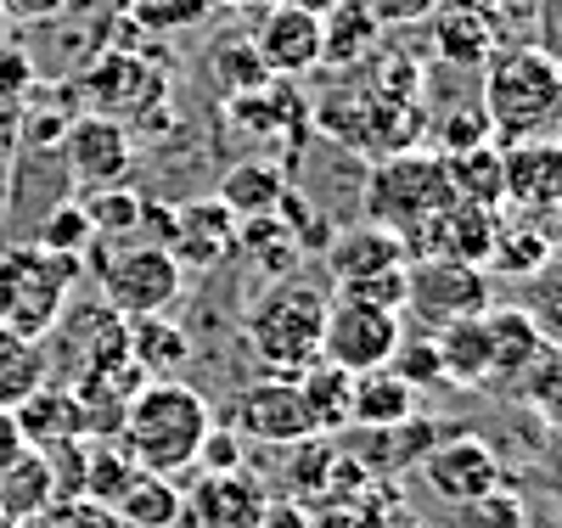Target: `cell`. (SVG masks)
<instances>
[{"label": "cell", "instance_id": "obj_1", "mask_svg": "<svg viewBox=\"0 0 562 528\" xmlns=\"http://www.w3.org/2000/svg\"><path fill=\"white\" fill-rule=\"evenodd\" d=\"M214 411L203 400V389H192L186 377H164V382H140L130 394L124 427H119V445L130 450V461L140 472H186L198 461V445L209 439Z\"/></svg>", "mask_w": 562, "mask_h": 528}, {"label": "cell", "instance_id": "obj_2", "mask_svg": "<svg viewBox=\"0 0 562 528\" xmlns=\"http://www.w3.org/2000/svg\"><path fill=\"white\" fill-rule=\"evenodd\" d=\"M326 304H333V287L310 276H276L270 293H259V304L243 321V338L265 377H304L321 360Z\"/></svg>", "mask_w": 562, "mask_h": 528}, {"label": "cell", "instance_id": "obj_3", "mask_svg": "<svg viewBox=\"0 0 562 528\" xmlns=\"http://www.w3.org/2000/svg\"><path fill=\"white\" fill-rule=\"evenodd\" d=\"M484 119L495 141H529L562 119V63L546 45H506L484 63Z\"/></svg>", "mask_w": 562, "mask_h": 528}, {"label": "cell", "instance_id": "obj_4", "mask_svg": "<svg viewBox=\"0 0 562 528\" xmlns=\"http://www.w3.org/2000/svg\"><path fill=\"white\" fill-rule=\"evenodd\" d=\"M79 276H85V259L45 254L34 243L0 248V326L40 344L57 326V315L68 310Z\"/></svg>", "mask_w": 562, "mask_h": 528}, {"label": "cell", "instance_id": "obj_5", "mask_svg": "<svg viewBox=\"0 0 562 528\" xmlns=\"http://www.w3.org/2000/svg\"><path fill=\"white\" fill-rule=\"evenodd\" d=\"M45 349V382L74 389L85 377H108L130 366V321L113 315L102 299H68L57 326L40 338Z\"/></svg>", "mask_w": 562, "mask_h": 528}, {"label": "cell", "instance_id": "obj_6", "mask_svg": "<svg viewBox=\"0 0 562 528\" xmlns=\"http://www.w3.org/2000/svg\"><path fill=\"white\" fill-rule=\"evenodd\" d=\"M85 259H97V287H102V304L124 321H140V315H169L180 304V287H186V270L175 265L169 248L158 243H119V248H102L90 243Z\"/></svg>", "mask_w": 562, "mask_h": 528}, {"label": "cell", "instance_id": "obj_7", "mask_svg": "<svg viewBox=\"0 0 562 528\" xmlns=\"http://www.w3.org/2000/svg\"><path fill=\"white\" fill-rule=\"evenodd\" d=\"M490 304H495V293H490L484 265H467V259H450V254H428V259L405 265V304L400 310H411V321L422 332L473 321Z\"/></svg>", "mask_w": 562, "mask_h": 528}, {"label": "cell", "instance_id": "obj_8", "mask_svg": "<svg viewBox=\"0 0 562 528\" xmlns=\"http://www.w3.org/2000/svg\"><path fill=\"white\" fill-rule=\"evenodd\" d=\"M456 198H450V180H445V158H411V153H394L366 186V220H378L400 236H411L416 225H428L434 214H445Z\"/></svg>", "mask_w": 562, "mask_h": 528}, {"label": "cell", "instance_id": "obj_9", "mask_svg": "<svg viewBox=\"0 0 562 528\" xmlns=\"http://www.w3.org/2000/svg\"><path fill=\"white\" fill-rule=\"evenodd\" d=\"M400 338H405L400 310L333 293V304H326V326H321V360H333L349 377H360V371L389 366L394 349H400Z\"/></svg>", "mask_w": 562, "mask_h": 528}, {"label": "cell", "instance_id": "obj_10", "mask_svg": "<svg viewBox=\"0 0 562 528\" xmlns=\"http://www.w3.org/2000/svg\"><path fill=\"white\" fill-rule=\"evenodd\" d=\"M231 434L254 439V445H304L315 439L310 405L299 394L293 377H259L231 400Z\"/></svg>", "mask_w": 562, "mask_h": 528}, {"label": "cell", "instance_id": "obj_11", "mask_svg": "<svg viewBox=\"0 0 562 528\" xmlns=\"http://www.w3.org/2000/svg\"><path fill=\"white\" fill-rule=\"evenodd\" d=\"M63 164H68V180L85 186V191L130 186V175H135V141H130L124 119L74 113V124L63 135Z\"/></svg>", "mask_w": 562, "mask_h": 528}, {"label": "cell", "instance_id": "obj_12", "mask_svg": "<svg viewBox=\"0 0 562 528\" xmlns=\"http://www.w3.org/2000/svg\"><path fill=\"white\" fill-rule=\"evenodd\" d=\"M248 45L270 79H299V74L321 68V18L281 7V0H265L248 23Z\"/></svg>", "mask_w": 562, "mask_h": 528}, {"label": "cell", "instance_id": "obj_13", "mask_svg": "<svg viewBox=\"0 0 562 528\" xmlns=\"http://www.w3.org/2000/svg\"><path fill=\"white\" fill-rule=\"evenodd\" d=\"M237 214H231L220 198H198V203H169V236L164 248L175 254L180 270H220L225 259H237Z\"/></svg>", "mask_w": 562, "mask_h": 528}, {"label": "cell", "instance_id": "obj_14", "mask_svg": "<svg viewBox=\"0 0 562 528\" xmlns=\"http://www.w3.org/2000/svg\"><path fill=\"white\" fill-rule=\"evenodd\" d=\"M422 478L428 490L450 506H467L490 490H501V456L484 434H445L428 456H422Z\"/></svg>", "mask_w": 562, "mask_h": 528}, {"label": "cell", "instance_id": "obj_15", "mask_svg": "<svg viewBox=\"0 0 562 528\" xmlns=\"http://www.w3.org/2000/svg\"><path fill=\"white\" fill-rule=\"evenodd\" d=\"M270 495L248 472H198V490L180 495V523L175 528H265Z\"/></svg>", "mask_w": 562, "mask_h": 528}, {"label": "cell", "instance_id": "obj_16", "mask_svg": "<svg viewBox=\"0 0 562 528\" xmlns=\"http://www.w3.org/2000/svg\"><path fill=\"white\" fill-rule=\"evenodd\" d=\"M321 254H326V276H333V287H360L371 276H389V270H405L411 265L405 236L389 231V225H378V220H360V225L338 231Z\"/></svg>", "mask_w": 562, "mask_h": 528}, {"label": "cell", "instance_id": "obj_17", "mask_svg": "<svg viewBox=\"0 0 562 528\" xmlns=\"http://www.w3.org/2000/svg\"><path fill=\"white\" fill-rule=\"evenodd\" d=\"M501 175H506V198L524 214L562 209V141H546V135L512 141L501 153Z\"/></svg>", "mask_w": 562, "mask_h": 528}, {"label": "cell", "instance_id": "obj_18", "mask_svg": "<svg viewBox=\"0 0 562 528\" xmlns=\"http://www.w3.org/2000/svg\"><path fill=\"white\" fill-rule=\"evenodd\" d=\"M439 439H445V427H434L428 416L416 411L411 422H394V427H355V445H349V456H355L366 472L394 478V472H405L411 461L422 467V456H428Z\"/></svg>", "mask_w": 562, "mask_h": 528}, {"label": "cell", "instance_id": "obj_19", "mask_svg": "<svg viewBox=\"0 0 562 528\" xmlns=\"http://www.w3.org/2000/svg\"><path fill=\"white\" fill-rule=\"evenodd\" d=\"M484 332H490V382H524L551 355L518 304H501V310L490 304L484 310Z\"/></svg>", "mask_w": 562, "mask_h": 528}, {"label": "cell", "instance_id": "obj_20", "mask_svg": "<svg viewBox=\"0 0 562 528\" xmlns=\"http://www.w3.org/2000/svg\"><path fill=\"white\" fill-rule=\"evenodd\" d=\"M180 360H192V338H186V326L175 315L130 321V366L140 371V382L180 377Z\"/></svg>", "mask_w": 562, "mask_h": 528}, {"label": "cell", "instance_id": "obj_21", "mask_svg": "<svg viewBox=\"0 0 562 528\" xmlns=\"http://www.w3.org/2000/svg\"><path fill=\"white\" fill-rule=\"evenodd\" d=\"M378 18H371L360 0H338L333 12L321 18V68H360L371 52H378Z\"/></svg>", "mask_w": 562, "mask_h": 528}, {"label": "cell", "instance_id": "obj_22", "mask_svg": "<svg viewBox=\"0 0 562 528\" xmlns=\"http://www.w3.org/2000/svg\"><path fill=\"white\" fill-rule=\"evenodd\" d=\"M434 52L439 63H456V68H484L501 40H495V18H479V12H461V7H439L434 18Z\"/></svg>", "mask_w": 562, "mask_h": 528}, {"label": "cell", "instance_id": "obj_23", "mask_svg": "<svg viewBox=\"0 0 562 528\" xmlns=\"http://www.w3.org/2000/svg\"><path fill=\"white\" fill-rule=\"evenodd\" d=\"M18 434L29 450H45V445H63V439H79V405L68 389H57V382H40V389L12 411Z\"/></svg>", "mask_w": 562, "mask_h": 528}, {"label": "cell", "instance_id": "obj_24", "mask_svg": "<svg viewBox=\"0 0 562 528\" xmlns=\"http://www.w3.org/2000/svg\"><path fill=\"white\" fill-rule=\"evenodd\" d=\"M52 501H57V490H52V467H45L40 450H18L12 461H0V517L34 523Z\"/></svg>", "mask_w": 562, "mask_h": 528}, {"label": "cell", "instance_id": "obj_25", "mask_svg": "<svg viewBox=\"0 0 562 528\" xmlns=\"http://www.w3.org/2000/svg\"><path fill=\"white\" fill-rule=\"evenodd\" d=\"M416 411H422L416 389L405 377H394L389 366L355 377V416H349V427H394V422H411Z\"/></svg>", "mask_w": 562, "mask_h": 528}, {"label": "cell", "instance_id": "obj_26", "mask_svg": "<svg viewBox=\"0 0 562 528\" xmlns=\"http://www.w3.org/2000/svg\"><path fill=\"white\" fill-rule=\"evenodd\" d=\"M124 528H175L180 523V490L169 484L164 472H140L135 467V478L113 495V506H108Z\"/></svg>", "mask_w": 562, "mask_h": 528}, {"label": "cell", "instance_id": "obj_27", "mask_svg": "<svg viewBox=\"0 0 562 528\" xmlns=\"http://www.w3.org/2000/svg\"><path fill=\"white\" fill-rule=\"evenodd\" d=\"M214 198L237 214V220H259V214H276V203L288 198V175H281L276 164H259V158L231 164Z\"/></svg>", "mask_w": 562, "mask_h": 528}, {"label": "cell", "instance_id": "obj_28", "mask_svg": "<svg viewBox=\"0 0 562 528\" xmlns=\"http://www.w3.org/2000/svg\"><path fill=\"white\" fill-rule=\"evenodd\" d=\"M85 220L97 231L102 248H119V243H140V225H147V198L135 186H102V191H85Z\"/></svg>", "mask_w": 562, "mask_h": 528}, {"label": "cell", "instance_id": "obj_29", "mask_svg": "<svg viewBox=\"0 0 562 528\" xmlns=\"http://www.w3.org/2000/svg\"><path fill=\"white\" fill-rule=\"evenodd\" d=\"M299 382V394H304V405H310V422H315V434H338V427H349V416H355V377L344 371V366H333V360H315L304 377H293Z\"/></svg>", "mask_w": 562, "mask_h": 528}, {"label": "cell", "instance_id": "obj_30", "mask_svg": "<svg viewBox=\"0 0 562 528\" xmlns=\"http://www.w3.org/2000/svg\"><path fill=\"white\" fill-rule=\"evenodd\" d=\"M237 259H248L254 270H265L270 281L276 276H293V265L304 259L299 236L288 231L281 214H259V220H243L237 225Z\"/></svg>", "mask_w": 562, "mask_h": 528}, {"label": "cell", "instance_id": "obj_31", "mask_svg": "<svg viewBox=\"0 0 562 528\" xmlns=\"http://www.w3.org/2000/svg\"><path fill=\"white\" fill-rule=\"evenodd\" d=\"M434 344H439L445 382H461V389H479V382H490V332H484V315L456 321V326H439Z\"/></svg>", "mask_w": 562, "mask_h": 528}, {"label": "cell", "instance_id": "obj_32", "mask_svg": "<svg viewBox=\"0 0 562 528\" xmlns=\"http://www.w3.org/2000/svg\"><path fill=\"white\" fill-rule=\"evenodd\" d=\"M546 259H551V236H546V225L535 214L495 220V243H490V259H484L490 270H501V276H540Z\"/></svg>", "mask_w": 562, "mask_h": 528}, {"label": "cell", "instance_id": "obj_33", "mask_svg": "<svg viewBox=\"0 0 562 528\" xmlns=\"http://www.w3.org/2000/svg\"><path fill=\"white\" fill-rule=\"evenodd\" d=\"M445 180H450L456 203H473V209H501L506 203V175H501L495 147H473V153L445 158Z\"/></svg>", "mask_w": 562, "mask_h": 528}, {"label": "cell", "instance_id": "obj_34", "mask_svg": "<svg viewBox=\"0 0 562 528\" xmlns=\"http://www.w3.org/2000/svg\"><path fill=\"white\" fill-rule=\"evenodd\" d=\"M45 382V355L34 338H18V332L0 326V411H18L34 389Z\"/></svg>", "mask_w": 562, "mask_h": 528}, {"label": "cell", "instance_id": "obj_35", "mask_svg": "<svg viewBox=\"0 0 562 528\" xmlns=\"http://www.w3.org/2000/svg\"><path fill=\"white\" fill-rule=\"evenodd\" d=\"M29 243H34V248H45V254L85 259V254H90V243H97V231H90V220H85V209H79V203H57V209H45V214H40V225H34Z\"/></svg>", "mask_w": 562, "mask_h": 528}, {"label": "cell", "instance_id": "obj_36", "mask_svg": "<svg viewBox=\"0 0 562 528\" xmlns=\"http://www.w3.org/2000/svg\"><path fill=\"white\" fill-rule=\"evenodd\" d=\"M214 79H220V90H231V96H254V90H265L270 85V74H265V63L254 57V45H248V34H237L231 45H214Z\"/></svg>", "mask_w": 562, "mask_h": 528}, {"label": "cell", "instance_id": "obj_37", "mask_svg": "<svg viewBox=\"0 0 562 528\" xmlns=\"http://www.w3.org/2000/svg\"><path fill=\"white\" fill-rule=\"evenodd\" d=\"M518 310L529 315V326L540 332L546 349H562V276H557L551 265L540 270V281L529 287V299H524Z\"/></svg>", "mask_w": 562, "mask_h": 528}, {"label": "cell", "instance_id": "obj_38", "mask_svg": "<svg viewBox=\"0 0 562 528\" xmlns=\"http://www.w3.org/2000/svg\"><path fill=\"white\" fill-rule=\"evenodd\" d=\"M389 371H394V377H405L416 394L428 389V382H445V366H439V344H434V332H422V338H400V349H394Z\"/></svg>", "mask_w": 562, "mask_h": 528}, {"label": "cell", "instance_id": "obj_39", "mask_svg": "<svg viewBox=\"0 0 562 528\" xmlns=\"http://www.w3.org/2000/svg\"><path fill=\"white\" fill-rule=\"evenodd\" d=\"M147 34H180V29H192V23H203L209 18V7L203 0H135V12H130Z\"/></svg>", "mask_w": 562, "mask_h": 528}, {"label": "cell", "instance_id": "obj_40", "mask_svg": "<svg viewBox=\"0 0 562 528\" xmlns=\"http://www.w3.org/2000/svg\"><path fill=\"white\" fill-rule=\"evenodd\" d=\"M34 85H40L34 52H29L23 40H7V34H0V108H18Z\"/></svg>", "mask_w": 562, "mask_h": 528}, {"label": "cell", "instance_id": "obj_41", "mask_svg": "<svg viewBox=\"0 0 562 528\" xmlns=\"http://www.w3.org/2000/svg\"><path fill=\"white\" fill-rule=\"evenodd\" d=\"M456 523H461V528H524V501L501 484V490H490V495H479V501L456 506Z\"/></svg>", "mask_w": 562, "mask_h": 528}, {"label": "cell", "instance_id": "obj_42", "mask_svg": "<svg viewBox=\"0 0 562 528\" xmlns=\"http://www.w3.org/2000/svg\"><path fill=\"white\" fill-rule=\"evenodd\" d=\"M434 135H439V158H456V153L490 147V119H484V108H473V113H445Z\"/></svg>", "mask_w": 562, "mask_h": 528}, {"label": "cell", "instance_id": "obj_43", "mask_svg": "<svg viewBox=\"0 0 562 528\" xmlns=\"http://www.w3.org/2000/svg\"><path fill=\"white\" fill-rule=\"evenodd\" d=\"M34 528H124V523L97 501H52L34 517Z\"/></svg>", "mask_w": 562, "mask_h": 528}, {"label": "cell", "instance_id": "obj_44", "mask_svg": "<svg viewBox=\"0 0 562 528\" xmlns=\"http://www.w3.org/2000/svg\"><path fill=\"white\" fill-rule=\"evenodd\" d=\"M203 478L214 472H243V439L231 434V427H209V439L198 445V461H192Z\"/></svg>", "mask_w": 562, "mask_h": 528}, {"label": "cell", "instance_id": "obj_45", "mask_svg": "<svg viewBox=\"0 0 562 528\" xmlns=\"http://www.w3.org/2000/svg\"><path fill=\"white\" fill-rule=\"evenodd\" d=\"M360 7L378 18V29H416V23H428L445 0H360Z\"/></svg>", "mask_w": 562, "mask_h": 528}, {"label": "cell", "instance_id": "obj_46", "mask_svg": "<svg viewBox=\"0 0 562 528\" xmlns=\"http://www.w3.org/2000/svg\"><path fill=\"white\" fill-rule=\"evenodd\" d=\"M68 0H0V12L18 18V23H52Z\"/></svg>", "mask_w": 562, "mask_h": 528}, {"label": "cell", "instance_id": "obj_47", "mask_svg": "<svg viewBox=\"0 0 562 528\" xmlns=\"http://www.w3.org/2000/svg\"><path fill=\"white\" fill-rule=\"evenodd\" d=\"M18 450H29V445H23V434H18V422H12V411H0V461H12Z\"/></svg>", "mask_w": 562, "mask_h": 528}, {"label": "cell", "instance_id": "obj_48", "mask_svg": "<svg viewBox=\"0 0 562 528\" xmlns=\"http://www.w3.org/2000/svg\"><path fill=\"white\" fill-rule=\"evenodd\" d=\"M445 7H461V12H479V18H495L506 0H445Z\"/></svg>", "mask_w": 562, "mask_h": 528}, {"label": "cell", "instance_id": "obj_49", "mask_svg": "<svg viewBox=\"0 0 562 528\" xmlns=\"http://www.w3.org/2000/svg\"><path fill=\"white\" fill-rule=\"evenodd\" d=\"M203 7H209V12H220V7H225V12H259L265 0H203Z\"/></svg>", "mask_w": 562, "mask_h": 528}, {"label": "cell", "instance_id": "obj_50", "mask_svg": "<svg viewBox=\"0 0 562 528\" xmlns=\"http://www.w3.org/2000/svg\"><path fill=\"white\" fill-rule=\"evenodd\" d=\"M281 7H299V12H315V18H326L338 7V0H281Z\"/></svg>", "mask_w": 562, "mask_h": 528}, {"label": "cell", "instance_id": "obj_51", "mask_svg": "<svg viewBox=\"0 0 562 528\" xmlns=\"http://www.w3.org/2000/svg\"><path fill=\"white\" fill-rule=\"evenodd\" d=\"M108 12H119V18H130V12H135V0H108Z\"/></svg>", "mask_w": 562, "mask_h": 528}, {"label": "cell", "instance_id": "obj_52", "mask_svg": "<svg viewBox=\"0 0 562 528\" xmlns=\"http://www.w3.org/2000/svg\"><path fill=\"white\" fill-rule=\"evenodd\" d=\"M0 528H23V523H12V517H0Z\"/></svg>", "mask_w": 562, "mask_h": 528}, {"label": "cell", "instance_id": "obj_53", "mask_svg": "<svg viewBox=\"0 0 562 528\" xmlns=\"http://www.w3.org/2000/svg\"><path fill=\"white\" fill-rule=\"evenodd\" d=\"M0 29H7V12H0Z\"/></svg>", "mask_w": 562, "mask_h": 528}]
</instances>
